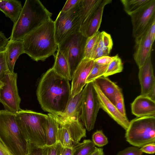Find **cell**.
<instances>
[{
	"label": "cell",
	"instance_id": "42",
	"mask_svg": "<svg viewBox=\"0 0 155 155\" xmlns=\"http://www.w3.org/2000/svg\"><path fill=\"white\" fill-rule=\"evenodd\" d=\"M140 149L143 153L153 154L155 152V143H153L147 144Z\"/></svg>",
	"mask_w": 155,
	"mask_h": 155
},
{
	"label": "cell",
	"instance_id": "11",
	"mask_svg": "<svg viewBox=\"0 0 155 155\" xmlns=\"http://www.w3.org/2000/svg\"><path fill=\"white\" fill-rule=\"evenodd\" d=\"M17 74L8 71L3 81L4 85L0 88V102L5 110L16 113L21 110V99L17 86Z\"/></svg>",
	"mask_w": 155,
	"mask_h": 155
},
{
	"label": "cell",
	"instance_id": "3",
	"mask_svg": "<svg viewBox=\"0 0 155 155\" xmlns=\"http://www.w3.org/2000/svg\"><path fill=\"white\" fill-rule=\"evenodd\" d=\"M52 13L39 0H26L12 28L10 41L22 40L29 33L51 18Z\"/></svg>",
	"mask_w": 155,
	"mask_h": 155
},
{
	"label": "cell",
	"instance_id": "24",
	"mask_svg": "<svg viewBox=\"0 0 155 155\" xmlns=\"http://www.w3.org/2000/svg\"><path fill=\"white\" fill-rule=\"evenodd\" d=\"M54 58V62L52 68L54 72L69 81L71 80L68 64L64 56L57 50Z\"/></svg>",
	"mask_w": 155,
	"mask_h": 155
},
{
	"label": "cell",
	"instance_id": "45",
	"mask_svg": "<svg viewBox=\"0 0 155 155\" xmlns=\"http://www.w3.org/2000/svg\"><path fill=\"white\" fill-rule=\"evenodd\" d=\"M146 96L155 101V85L152 88Z\"/></svg>",
	"mask_w": 155,
	"mask_h": 155
},
{
	"label": "cell",
	"instance_id": "46",
	"mask_svg": "<svg viewBox=\"0 0 155 155\" xmlns=\"http://www.w3.org/2000/svg\"><path fill=\"white\" fill-rule=\"evenodd\" d=\"M90 155H104L103 149L101 147H96Z\"/></svg>",
	"mask_w": 155,
	"mask_h": 155
},
{
	"label": "cell",
	"instance_id": "7",
	"mask_svg": "<svg viewBox=\"0 0 155 155\" xmlns=\"http://www.w3.org/2000/svg\"><path fill=\"white\" fill-rule=\"evenodd\" d=\"M87 38L79 31L69 36L58 45V50L68 62L71 79L75 69L84 58Z\"/></svg>",
	"mask_w": 155,
	"mask_h": 155
},
{
	"label": "cell",
	"instance_id": "1",
	"mask_svg": "<svg viewBox=\"0 0 155 155\" xmlns=\"http://www.w3.org/2000/svg\"><path fill=\"white\" fill-rule=\"evenodd\" d=\"M69 81L58 74L52 68L43 75L39 83L36 94L44 111L57 115L64 110L71 96Z\"/></svg>",
	"mask_w": 155,
	"mask_h": 155
},
{
	"label": "cell",
	"instance_id": "6",
	"mask_svg": "<svg viewBox=\"0 0 155 155\" xmlns=\"http://www.w3.org/2000/svg\"><path fill=\"white\" fill-rule=\"evenodd\" d=\"M125 137L129 144L138 148L155 143V115L132 119L126 130Z\"/></svg>",
	"mask_w": 155,
	"mask_h": 155
},
{
	"label": "cell",
	"instance_id": "40",
	"mask_svg": "<svg viewBox=\"0 0 155 155\" xmlns=\"http://www.w3.org/2000/svg\"><path fill=\"white\" fill-rule=\"evenodd\" d=\"M79 1L80 0H67L61 11L65 12L69 11L78 5Z\"/></svg>",
	"mask_w": 155,
	"mask_h": 155
},
{
	"label": "cell",
	"instance_id": "27",
	"mask_svg": "<svg viewBox=\"0 0 155 155\" xmlns=\"http://www.w3.org/2000/svg\"><path fill=\"white\" fill-rule=\"evenodd\" d=\"M150 0H121L125 12L130 15L147 4Z\"/></svg>",
	"mask_w": 155,
	"mask_h": 155
},
{
	"label": "cell",
	"instance_id": "13",
	"mask_svg": "<svg viewBox=\"0 0 155 155\" xmlns=\"http://www.w3.org/2000/svg\"><path fill=\"white\" fill-rule=\"evenodd\" d=\"M112 0H101L99 4L84 21L80 28V32L85 37H90L98 31L102 21L105 6Z\"/></svg>",
	"mask_w": 155,
	"mask_h": 155
},
{
	"label": "cell",
	"instance_id": "29",
	"mask_svg": "<svg viewBox=\"0 0 155 155\" xmlns=\"http://www.w3.org/2000/svg\"><path fill=\"white\" fill-rule=\"evenodd\" d=\"M123 69V65L121 60L118 54H117L108 65L106 71L103 76L107 77L122 72Z\"/></svg>",
	"mask_w": 155,
	"mask_h": 155
},
{
	"label": "cell",
	"instance_id": "34",
	"mask_svg": "<svg viewBox=\"0 0 155 155\" xmlns=\"http://www.w3.org/2000/svg\"><path fill=\"white\" fill-rule=\"evenodd\" d=\"M63 147L61 143L57 141L54 144L50 146H43L44 155H61Z\"/></svg>",
	"mask_w": 155,
	"mask_h": 155
},
{
	"label": "cell",
	"instance_id": "23",
	"mask_svg": "<svg viewBox=\"0 0 155 155\" xmlns=\"http://www.w3.org/2000/svg\"><path fill=\"white\" fill-rule=\"evenodd\" d=\"M59 127V124L54 115L52 114H48L45 129L46 137V145L50 146L57 141V135Z\"/></svg>",
	"mask_w": 155,
	"mask_h": 155
},
{
	"label": "cell",
	"instance_id": "47",
	"mask_svg": "<svg viewBox=\"0 0 155 155\" xmlns=\"http://www.w3.org/2000/svg\"><path fill=\"white\" fill-rule=\"evenodd\" d=\"M73 149L63 147L61 155H72Z\"/></svg>",
	"mask_w": 155,
	"mask_h": 155
},
{
	"label": "cell",
	"instance_id": "44",
	"mask_svg": "<svg viewBox=\"0 0 155 155\" xmlns=\"http://www.w3.org/2000/svg\"><path fill=\"white\" fill-rule=\"evenodd\" d=\"M0 155H12L0 140Z\"/></svg>",
	"mask_w": 155,
	"mask_h": 155
},
{
	"label": "cell",
	"instance_id": "20",
	"mask_svg": "<svg viewBox=\"0 0 155 155\" xmlns=\"http://www.w3.org/2000/svg\"><path fill=\"white\" fill-rule=\"evenodd\" d=\"M22 40L17 41L9 40L4 51L8 71L14 72L15 62L21 54H24Z\"/></svg>",
	"mask_w": 155,
	"mask_h": 155
},
{
	"label": "cell",
	"instance_id": "21",
	"mask_svg": "<svg viewBox=\"0 0 155 155\" xmlns=\"http://www.w3.org/2000/svg\"><path fill=\"white\" fill-rule=\"evenodd\" d=\"M23 8L21 2L17 0H0V11L15 23Z\"/></svg>",
	"mask_w": 155,
	"mask_h": 155
},
{
	"label": "cell",
	"instance_id": "49",
	"mask_svg": "<svg viewBox=\"0 0 155 155\" xmlns=\"http://www.w3.org/2000/svg\"></svg>",
	"mask_w": 155,
	"mask_h": 155
},
{
	"label": "cell",
	"instance_id": "10",
	"mask_svg": "<svg viewBox=\"0 0 155 155\" xmlns=\"http://www.w3.org/2000/svg\"><path fill=\"white\" fill-rule=\"evenodd\" d=\"M83 91L81 119L87 130L89 131L94 128L100 107L92 82L87 84Z\"/></svg>",
	"mask_w": 155,
	"mask_h": 155
},
{
	"label": "cell",
	"instance_id": "14",
	"mask_svg": "<svg viewBox=\"0 0 155 155\" xmlns=\"http://www.w3.org/2000/svg\"><path fill=\"white\" fill-rule=\"evenodd\" d=\"M95 62L88 58H84L75 69L72 78L71 96L74 97L80 92L86 84L87 78Z\"/></svg>",
	"mask_w": 155,
	"mask_h": 155
},
{
	"label": "cell",
	"instance_id": "22",
	"mask_svg": "<svg viewBox=\"0 0 155 155\" xmlns=\"http://www.w3.org/2000/svg\"><path fill=\"white\" fill-rule=\"evenodd\" d=\"M92 82L98 87L105 96L115 105V94L119 87L107 77L103 76L97 78Z\"/></svg>",
	"mask_w": 155,
	"mask_h": 155
},
{
	"label": "cell",
	"instance_id": "5",
	"mask_svg": "<svg viewBox=\"0 0 155 155\" xmlns=\"http://www.w3.org/2000/svg\"><path fill=\"white\" fill-rule=\"evenodd\" d=\"M47 117L48 114L27 110L21 109L15 113L16 123L25 138L40 147L46 145L45 125Z\"/></svg>",
	"mask_w": 155,
	"mask_h": 155
},
{
	"label": "cell",
	"instance_id": "43",
	"mask_svg": "<svg viewBox=\"0 0 155 155\" xmlns=\"http://www.w3.org/2000/svg\"><path fill=\"white\" fill-rule=\"evenodd\" d=\"M9 41V38L6 37L4 34L0 31V52L5 51Z\"/></svg>",
	"mask_w": 155,
	"mask_h": 155
},
{
	"label": "cell",
	"instance_id": "25",
	"mask_svg": "<svg viewBox=\"0 0 155 155\" xmlns=\"http://www.w3.org/2000/svg\"><path fill=\"white\" fill-rule=\"evenodd\" d=\"M101 1V0H80L79 6L81 25Z\"/></svg>",
	"mask_w": 155,
	"mask_h": 155
},
{
	"label": "cell",
	"instance_id": "31",
	"mask_svg": "<svg viewBox=\"0 0 155 155\" xmlns=\"http://www.w3.org/2000/svg\"><path fill=\"white\" fill-rule=\"evenodd\" d=\"M100 33V32L98 31L93 35L87 38L84 58H90L92 51L98 42Z\"/></svg>",
	"mask_w": 155,
	"mask_h": 155
},
{
	"label": "cell",
	"instance_id": "41",
	"mask_svg": "<svg viewBox=\"0 0 155 155\" xmlns=\"http://www.w3.org/2000/svg\"><path fill=\"white\" fill-rule=\"evenodd\" d=\"M146 31L152 41L154 43L155 38V18L151 22Z\"/></svg>",
	"mask_w": 155,
	"mask_h": 155
},
{
	"label": "cell",
	"instance_id": "35",
	"mask_svg": "<svg viewBox=\"0 0 155 155\" xmlns=\"http://www.w3.org/2000/svg\"><path fill=\"white\" fill-rule=\"evenodd\" d=\"M143 154L139 148L131 146L119 151L115 155H142Z\"/></svg>",
	"mask_w": 155,
	"mask_h": 155
},
{
	"label": "cell",
	"instance_id": "32",
	"mask_svg": "<svg viewBox=\"0 0 155 155\" xmlns=\"http://www.w3.org/2000/svg\"><path fill=\"white\" fill-rule=\"evenodd\" d=\"M115 105L119 111L124 116L127 117L124 103L122 91L119 87L115 96Z\"/></svg>",
	"mask_w": 155,
	"mask_h": 155
},
{
	"label": "cell",
	"instance_id": "15",
	"mask_svg": "<svg viewBox=\"0 0 155 155\" xmlns=\"http://www.w3.org/2000/svg\"><path fill=\"white\" fill-rule=\"evenodd\" d=\"M97 96L100 108H102L119 125L126 130L130 121L127 117L123 116L113 104L103 94L98 87L92 82Z\"/></svg>",
	"mask_w": 155,
	"mask_h": 155
},
{
	"label": "cell",
	"instance_id": "19",
	"mask_svg": "<svg viewBox=\"0 0 155 155\" xmlns=\"http://www.w3.org/2000/svg\"><path fill=\"white\" fill-rule=\"evenodd\" d=\"M83 90L74 97L71 96L64 110L56 115L63 119L79 120L81 119L82 108Z\"/></svg>",
	"mask_w": 155,
	"mask_h": 155
},
{
	"label": "cell",
	"instance_id": "12",
	"mask_svg": "<svg viewBox=\"0 0 155 155\" xmlns=\"http://www.w3.org/2000/svg\"><path fill=\"white\" fill-rule=\"evenodd\" d=\"M155 0H150L130 16L132 26V34L135 38L144 33L155 18Z\"/></svg>",
	"mask_w": 155,
	"mask_h": 155
},
{
	"label": "cell",
	"instance_id": "30",
	"mask_svg": "<svg viewBox=\"0 0 155 155\" xmlns=\"http://www.w3.org/2000/svg\"><path fill=\"white\" fill-rule=\"evenodd\" d=\"M108 65H99L95 62L87 78L86 84L92 82L97 78L103 76L106 71Z\"/></svg>",
	"mask_w": 155,
	"mask_h": 155
},
{
	"label": "cell",
	"instance_id": "26",
	"mask_svg": "<svg viewBox=\"0 0 155 155\" xmlns=\"http://www.w3.org/2000/svg\"><path fill=\"white\" fill-rule=\"evenodd\" d=\"M96 147L91 140H84L73 148L72 155H90Z\"/></svg>",
	"mask_w": 155,
	"mask_h": 155
},
{
	"label": "cell",
	"instance_id": "8",
	"mask_svg": "<svg viewBox=\"0 0 155 155\" xmlns=\"http://www.w3.org/2000/svg\"><path fill=\"white\" fill-rule=\"evenodd\" d=\"M81 24L79 3L67 12L60 11L54 21L55 37L57 44L69 36L79 32Z\"/></svg>",
	"mask_w": 155,
	"mask_h": 155
},
{
	"label": "cell",
	"instance_id": "2",
	"mask_svg": "<svg viewBox=\"0 0 155 155\" xmlns=\"http://www.w3.org/2000/svg\"><path fill=\"white\" fill-rule=\"evenodd\" d=\"M24 53L33 60L44 61L54 56L58 45L54 33V21L49 19L22 40Z\"/></svg>",
	"mask_w": 155,
	"mask_h": 155
},
{
	"label": "cell",
	"instance_id": "16",
	"mask_svg": "<svg viewBox=\"0 0 155 155\" xmlns=\"http://www.w3.org/2000/svg\"><path fill=\"white\" fill-rule=\"evenodd\" d=\"M153 43L146 31L135 38L133 57L139 68L143 65L151 55Z\"/></svg>",
	"mask_w": 155,
	"mask_h": 155
},
{
	"label": "cell",
	"instance_id": "28",
	"mask_svg": "<svg viewBox=\"0 0 155 155\" xmlns=\"http://www.w3.org/2000/svg\"><path fill=\"white\" fill-rule=\"evenodd\" d=\"M98 44L99 47L109 55L113 46L110 35L105 31L100 32Z\"/></svg>",
	"mask_w": 155,
	"mask_h": 155
},
{
	"label": "cell",
	"instance_id": "9",
	"mask_svg": "<svg viewBox=\"0 0 155 155\" xmlns=\"http://www.w3.org/2000/svg\"><path fill=\"white\" fill-rule=\"evenodd\" d=\"M54 115L59 124L57 141L63 147L73 149L82 138L86 137V129L79 120L63 119Z\"/></svg>",
	"mask_w": 155,
	"mask_h": 155
},
{
	"label": "cell",
	"instance_id": "4",
	"mask_svg": "<svg viewBox=\"0 0 155 155\" xmlns=\"http://www.w3.org/2000/svg\"><path fill=\"white\" fill-rule=\"evenodd\" d=\"M0 140L12 155H27L28 142L16 122L15 113L0 110Z\"/></svg>",
	"mask_w": 155,
	"mask_h": 155
},
{
	"label": "cell",
	"instance_id": "38",
	"mask_svg": "<svg viewBox=\"0 0 155 155\" xmlns=\"http://www.w3.org/2000/svg\"><path fill=\"white\" fill-rule=\"evenodd\" d=\"M105 56L108 55L99 47L97 42L92 51L90 59L94 60L97 58Z\"/></svg>",
	"mask_w": 155,
	"mask_h": 155
},
{
	"label": "cell",
	"instance_id": "39",
	"mask_svg": "<svg viewBox=\"0 0 155 155\" xmlns=\"http://www.w3.org/2000/svg\"><path fill=\"white\" fill-rule=\"evenodd\" d=\"M114 56H103L94 60L95 63L101 65H108L114 58Z\"/></svg>",
	"mask_w": 155,
	"mask_h": 155
},
{
	"label": "cell",
	"instance_id": "37",
	"mask_svg": "<svg viewBox=\"0 0 155 155\" xmlns=\"http://www.w3.org/2000/svg\"><path fill=\"white\" fill-rule=\"evenodd\" d=\"M27 155H44L43 146H38L28 142Z\"/></svg>",
	"mask_w": 155,
	"mask_h": 155
},
{
	"label": "cell",
	"instance_id": "33",
	"mask_svg": "<svg viewBox=\"0 0 155 155\" xmlns=\"http://www.w3.org/2000/svg\"><path fill=\"white\" fill-rule=\"evenodd\" d=\"M92 141L95 145L98 147H102L108 143L107 138L102 130H97L93 134Z\"/></svg>",
	"mask_w": 155,
	"mask_h": 155
},
{
	"label": "cell",
	"instance_id": "18",
	"mask_svg": "<svg viewBox=\"0 0 155 155\" xmlns=\"http://www.w3.org/2000/svg\"><path fill=\"white\" fill-rule=\"evenodd\" d=\"M132 114L137 117L155 115V101L146 95L137 96L131 104Z\"/></svg>",
	"mask_w": 155,
	"mask_h": 155
},
{
	"label": "cell",
	"instance_id": "36",
	"mask_svg": "<svg viewBox=\"0 0 155 155\" xmlns=\"http://www.w3.org/2000/svg\"><path fill=\"white\" fill-rule=\"evenodd\" d=\"M8 71L4 51L0 52V81L3 82L5 75Z\"/></svg>",
	"mask_w": 155,
	"mask_h": 155
},
{
	"label": "cell",
	"instance_id": "48",
	"mask_svg": "<svg viewBox=\"0 0 155 155\" xmlns=\"http://www.w3.org/2000/svg\"><path fill=\"white\" fill-rule=\"evenodd\" d=\"M4 84L3 83L0 81V88H1Z\"/></svg>",
	"mask_w": 155,
	"mask_h": 155
},
{
	"label": "cell",
	"instance_id": "17",
	"mask_svg": "<svg viewBox=\"0 0 155 155\" xmlns=\"http://www.w3.org/2000/svg\"><path fill=\"white\" fill-rule=\"evenodd\" d=\"M138 78L141 86V95H146L155 85V78L151 55L139 68Z\"/></svg>",
	"mask_w": 155,
	"mask_h": 155
}]
</instances>
